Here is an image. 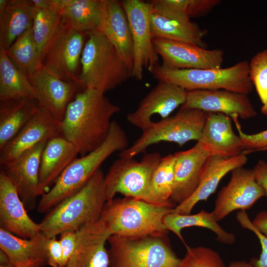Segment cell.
Returning <instances> with one entry per match:
<instances>
[{"label":"cell","instance_id":"obj_1","mask_svg":"<svg viewBox=\"0 0 267 267\" xmlns=\"http://www.w3.org/2000/svg\"><path fill=\"white\" fill-rule=\"evenodd\" d=\"M120 110L104 93L84 89L68 105L60 123V135L74 146L81 157L83 156L105 141L111 118Z\"/></svg>","mask_w":267,"mask_h":267},{"label":"cell","instance_id":"obj_2","mask_svg":"<svg viewBox=\"0 0 267 267\" xmlns=\"http://www.w3.org/2000/svg\"><path fill=\"white\" fill-rule=\"evenodd\" d=\"M129 147L126 133L112 121L108 136L97 148L75 159L63 172L47 192L41 196L37 206L41 213H47L57 204L79 191L111 155Z\"/></svg>","mask_w":267,"mask_h":267},{"label":"cell","instance_id":"obj_3","mask_svg":"<svg viewBox=\"0 0 267 267\" xmlns=\"http://www.w3.org/2000/svg\"><path fill=\"white\" fill-rule=\"evenodd\" d=\"M104 176L99 169L79 191L46 213L39 223L41 233L47 238L56 237L99 219L107 201Z\"/></svg>","mask_w":267,"mask_h":267},{"label":"cell","instance_id":"obj_4","mask_svg":"<svg viewBox=\"0 0 267 267\" xmlns=\"http://www.w3.org/2000/svg\"><path fill=\"white\" fill-rule=\"evenodd\" d=\"M173 208L125 196L107 201L100 218L111 235L129 238L164 236L168 230L163 220Z\"/></svg>","mask_w":267,"mask_h":267},{"label":"cell","instance_id":"obj_5","mask_svg":"<svg viewBox=\"0 0 267 267\" xmlns=\"http://www.w3.org/2000/svg\"><path fill=\"white\" fill-rule=\"evenodd\" d=\"M86 34L89 39L81 58L80 87L105 93L132 77V71L101 32L94 30Z\"/></svg>","mask_w":267,"mask_h":267},{"label":"cell","instance_id":"obj_6","mask_svg":"<svg viewBox=\"0 0 267 267\" xmlns=\"http://www.w3.org/2000/svg\"><path fill=\"white\" fill-rule=\"evenodd\" d=\"M149 71L158 81L175 84L187 91L225 89L248 94L254 88L248 60L227 68L210 69H178L158 63Z\"/></svg>","mask_w":267,"mask_h":267},{"label":"cell","instance_id":"obj_7","mask_svg":"<svg viewBox=\"0 0 267 267\" xmlns=\"http://www.w3.org/2000/svg\"><path fill=\"white\" fill-rule=\"evenodd\" d=\"M109 267H177L179 259L167 235L129 238L111 235Z\"/></svg>","mask_w":267,"mask_h":267},{"label":"cell","instance_id":"obj_8","mask_svg":"<svg viewBox=\"0 0 267 267\" xmlns=\"http://www.w3.org/2000/svg\"><path fill=\"white\" fill-rule=\"evenodd\" d=\"M209 113L197 109L180 107L175 115L154 122L118 156L133 158L144 152L150 145L162 141L175 142L182 146L190 140L198 141Z\"/></svg>","mask_w":267,"mask_h":267},{"label":"cell","instance_id":"obj_9","mask_svg":"<svg viewBox=\"0 0 267 267\" xmlns=\"http://www.w3.org/2000/svg\"><path fill=\"white\" fill-rule=\"evenodd\" d=\"M162 158L159 153L153 152L145 154L140 161L134 158L116 160L104 176L107 201L117 193L147 201L152 176Z\"/></svg>","mask_w":267,"mask_h":267},{"label":"cell","instance_id":"obj_10","mask_svg":"<svg viewBox=\"0 0 267 267\" xmlns=\"http://www.w3.org/2000/svg\"><path fill=\"white\" fill-rule=\"evenodd\" d=\"M85 34L61 21L49 43L43 61L47 71L80 87L81 58L85 45Z\"/></svg>","mask_w":267,"mask_h":267},{"label":"cell","instance_id":"obj_11","mask_svg":"<svg viewBox=\"0 0 267 267\" xmlns=\"http://www.w3.org/2000/svg\"><path fill=\"white\" fill-rule=\"evenodd\" d=\"M121 3L129 21L133 42L132 77L141 80L144 68L149 70L159 63V55L154 47L151 33L152 5L151 2L140 0H124Z\"/></svg>","mask_w":267,"mask_h":267},{"label":"cell","instance_id":"obj_12","mask_svg":"<svg viewBox=\"0 0 267 267\" xmlns=\"http://www.w3.org/2000/svg\"><path fill=\"white\" fill-rule=\"evenodd\" d=\"M265 196L264 190L256 180L253 169L243 166L236 168L231 172L229 181L219 191L213 213L219 222L234 211L250 209Z\"/></svg>","mask_w":267,"mask_h":267},{"label":"cell","instance_id":"obj_13","mask_svg":"<svg viewBox=\"0 0 267 267\" xmlns=\"http://www.w3.org/2000/svg\"><path fill=\"white\" fill-rule=\"evenodd\" d=\"M155 50L161 56L162 65L178 69L221 68L224 52L221 49H206L180 42L153 38Z\"/></svg>","mask_w":267,"mask_h":267},{"label":"cell","instance_id":"obj_14","mask_svg":"<svg viewBox=\"0 0 267 267\" xmlns=\"http://www.w3.org/2000/svg\"><path fill=\"white\" fill-rule=\"evenodd\" d=\"M187 91L175 84L158 81L157 85L141 100L137 109L129 113L127 120L143 131L154 122L151 117L156 114L162 119L170 115L186 99Z\"/></svg>","mask_w":267,"mask_h":267},{"label":"cell","instance_id":"obj_15","mask_svg":"<svg viewBox=\"0 0 267 267\" xmlns=\"http://www.w3.org/2000/svg\"><path fill=\"white\" fill-rule=\"evenodd\" d=\"M180 107L221 113L231 119L246 120L257 114L248 94L225 89L187 91L186 100Z\"/></svg>","mask_w":267,"mask_h":267},{"label":"cell","instance_id":"obj_16","mask_svg":"<svg viewBox=\"0 0 267 267\" xmlns=\"http://www.w3.org/2000/svg\"><path fill=\"white\" fill-rule=\"evenodd\" d=\"M60 123L40 106L19 133L0 149V166H5L38 143L61 135Z\"/></svg>","mask_w":267,"mask_h":267},{"label":"cell","instance_id":"obj_17","mask_svg":"<svg viewBox=\"0 0 267 267\" xmlns=\"http://www.w3.org/2000/svg\"><path fill=\"white\" fill-rule=\"evenodd\" d=\"M0 228L25 239L41 233L40 223L28 215L15 187L2 169L0 172Z\"/></svg>","mask_w":267,"mask_h":267},{"label":"cell","instance_id":"obj_18","mask_svg":"<svg viewBox=\"0 0 267 267\" xmlns=\"http://www.w3.org/2000/svg\"><path fill=\"white\" fill-rule=\"evenodd\" d=\"M47 142L38 143L2 167L27 210L36 205L41 158Z\"/></svg>","mask_w":267,"mask_h":267},{"label":"cell","instance_id":"obj_19","mask_svg":"<svg viewBox=\"0 0 267 267\" xmlns=\"http://www.w3.org/2000/svg\"><path fill=\"white\" fill-rule=\"evenodd\" d=\"M28 79L36 91L40 106L61 122L79 86L61 80L43 67L36 70Z\"/></svg>","mask_w":267,"mask_h":267},{"label":"cell","instance_id":"obj_20","mask_svg":"<svg viewBox=\"0 0 267 267\" xmlns=\"http://www.w3.org/2000/svg\"><path fill=\"white\" fill-rule=\"evenodd\" d=\"M97 30L113 45L132 72L133 42L129 21L120 1L100 0V17Z\"/></svg>","mask_w":267,"mask_h":267},{"label":"cell","instance_id":"obj_21","mask_svg":"<svg viewBox=\"0 0 267 267\" xmlns=\"http://www.w3.org/2000/svg\"><path fill=\"white\" fill-rule=\"evenodd\" d=\"M77 231L76 249L68 262L72 267H109L105 245L111 235L102 219L100 218Z\"/></svg>","mask_w":267,"mask_h":267},{"label":"cell","instance_id":"obj_22","mask_svg":"<svg viewBox=\"0 0 267 267\" xmlns=\"http://www.w3.org/2000/svg\"><path fill=\"white\" fill-rule=\"evenodd\" d=\"M247 161L246 155L243 153L232 157L210 156L204 165L200 182L195 191L187 199L173 208L171 213L190 214L197 203L206 201L215 192L224 176L234 169L243 167Z\"/></svg>","mask_w":267,"mask_h":267},{"label":"cell","instance_id":"obj_23","mask_svg":"<svg viewBox=\"0 0 267 267\" xmlns=\"http://www.w3.org/2000/svg\"><path fill=\"white\" fill-rule=\"evenodd\" d=\"M175 179L171 200L177 205L190 197L197 188L204 165L211 155L198 142L191 148L177 152Z\"/></svg>","mask_w":267,"mask_h":267},{"label":"cell","instance_id":"obj_24","mask_svg":"<svg viewBox=\"0 0 267 267\" xmlns=\"http://www.w3.org/2000/svg\"><path fill=\"white\" fill-rule=\"evenodd\" d=\"M231 120L223 113L209 112L197 142L211 155L232 157L245 151L242 140L233 131Z\"/></svg>","mask_w":267,"mask_h":267},{"label":"cell","instance_id":"obj_25","mask_svg":"<svg viewBox=\"0 0 267 267\" xmlns=\"http://www.w3.org/2000/svg\"><path fill=\"white\" fill-rule=\"evenodd\" d=\"M78 152L74 146L61 135L46 142L42 153L38 194L42 196L49 190L65 169L75 159Z\"/></svg>","mask_w":267,"mask_h":267},{"label":"cell","instance_id":"obj_26","mask_svg":"<svg viewBox=\"0 0 267 267\" xmlns=\"http://www.w3.org/2000/svg\"><path fill=\"white\" fill-rule=\"evenodd\" d=\"M36 7L30 0H9L0 15V49L6 50L33 26Z\"/></svg>","mask_w":267,"mask_h":267},{"label":"cell","instance_id":"obj_27","mask_svg":"<svg viewBox=\"0 0 267 267\" xmlns=\"http://www.w3.org/2000/svg\"><path fill=\"white\" fill-rule=\"evenodd\" d=\"M39 108L35 99L0 100V149L19 133Z\"/></svg>","mask_w":267,"mask_h":267},{"label":"cell","instance_id":"obj_28","mask_svg":"<svg viewBox=\"0 0 267 267\" xmlns=\"http://www.w3.org/2000/svg\"><path fill=\"white\" fill-rule=\"evenodd\" d=\"M47 239L42 233L33 238L25 239L0 228V249L17 267L38 260L47 263Z\"/></svg>","mask_w":267,"mask_h":267},{"label":"cell","instance_id":"obj_29","mask_svg":"<svg viewBox=\"0 0 267 267\" xmlns=\"http://www.w3.org/2000/svg\"><path fill=\"white\" fill-rule=\"evenodd\" d=\"M152 39L159 38L185 43L205 48L203 38L207 33L196 23H180L152 12L150 18Z\"/></svg>","mask_w":267,"mask_h":267},{"label":"cell","instance_id":"obj_30","mask_svg":"<svg viewBox=\"0 0 267 267\" xmlns=\"http://www.w3.org/2000/svg\"><path fill=\"white\" fill-rule=\"evenodd\" d=\"M166 228L173 232L187 246L181 235V230L186 227L200 226L207 228L213 231L217 236L216 239L226 245H232L235 241V235L225 230L218 223L214 213L202 210L193 215H181L170 213L163 220Z\"/></svg>","mask_w":267,"mask_h":267},{"label":"cell","instance_id":"obj_31","mask_svg":"<svg viewBox=\"0 0 267 267\" xmlns=\"http://www.w3.org/2000/svg\"><path fill=\"white\" fill-rule=\"evenodd\" d=\"M35 99L37 94L28 78L0 49V100Z\"/></svg>","mask_w":267,"mask_h":267},{"label":"cell","instance_id":"obj_32","mask_svg":"<svg viewBox=\"0 0 267 267\" xmlns=\"http://www.w3.org/2000/svg\"><path fill=\"white\" fill-rule=\"evenodd\" d=\"M100 0H68L61 11V21L69 27L86 33L97 30Z\"/></svg>","mask_w":267,"mask_h":267},{"label":"cell","instance_id":"obj_33","mask_svg":"<svg viewBox=\"0 0 267 267\" xmlns=\"http://www.w3.org/2000/svg\"><path fill=\"white\" fill-rule=\"evenodd\" d=\"M177 152L162 157L152 176L147 201L156 205L175 208L172 202Z\"/></svg>","mask_w":267,"mask_h":267},{"label":"cell","instance_id":"obj_34","mask_svg":"<svg viewBox=\"0 0 267 267\" xmlns=\"http://www.w3.org/2000/svg\"><path fill=\"white\" fill-rule=\"evenodd\" d=\"M4 51L12 63L28 78L43 67L33 37L32 27Z\"/></svg>","mask_w":267,"mask_h":267},{"label":"cell","instance_id":"obj_35","mask_svg":"<svg viewBox=\"0 0 267 267\" xmlns=\"http://www.w3.org/2000/svg\"><path fill=\"white\" fill-rule=\"evenodd\" d=\"M61 11L36 8L32 31L42 64L47 46L61 23Z\"/></svg>","mask_w":267,"mask_h":267},{"label":"cell","instance_id":"obj_36","mask_svg":"<svg viewBox=\"0 0 267 267\" xmlns=\"http://www.w3.org/2000/svg\"><path fill=\"white\" fill-rule=\"evenodd\" d=\"M249 76L262 103L261 112L267 116V49L257 53L251 58Z\"/></svg>","mask_w":267,"mask_h":267},{"label":"cell","instance_id":"obj_37","mask_svg":"<svg viewBox=\"0 0 267 267\" xmlns=\"http://www.w3.org/2000/svg\"><path fill=\"white\" fill-rule=\"evenodd\" d=\"M186 248V253L177 267H225L221 255L211 248Z\"/></svg>","mask_w":267,"mask_h":267},{"label":"cell","instance_id":"obj_38","mask_svg":"<svg viewBox=\"0 0 267 267\" xmlns=\"http://www.w3.org/2000/svg\"><path fill=\"white\" fill-rule=\"evenodd\" d=\"M151 3L154 12L180 23L191 22L187 11L188 0H154Z\"/></svg>","mask_w":267,"mask_h":267},{"label":"cell","instance_id":"obj_39","mask_svg":"<svg viewBox=\"0 0 267 267\" xmlns=\"http://www.w3.org/2000/svg\"><path fill=\"white\" fill-rule=\"evenodd\" d=\"M236 219L243 228L254 232L260 242L262 252L259 258H254L251 260L255 267H267V237L255 228L246 211H238L236 214Z\"/></svg>","mask_w":267,"mask_h":267},{"label":"cell","instance_id":"obj_40","mask_svg":"<svg viewBox=\"0 0 267 267\" xmlns=\"http://www.w3.org/2000/svg\"><path fill=\"white\" fill-rule=\"evenodd\" d=\"M232 119L238 130L239 136L243 142L245 148L243 153L246 155L267 147V130L255 134H248L242 132L238 122V118L235 117Z\"/></svg>","mask_w":267,"mask_h":267},{"label":"cell","instance_id":"obj_41","mask_svg":"<svg viewBox=\"0 0 267 267\" xmlns=\"http://www.w3.org/2000/svg\"><path fill=\"white\" fill-rule=\"evenodd\" d=\"M47 264L51 267H65L63 251L56 237L47 238L46 244Z\"/></svg>","mask_w":267,"mask_h":267},{"label":"cell","instance_id":"obj_42","mask_svg":"<svg viewBox=\"0 0 267 267\" xmlns=\"http://www.w3.org/2000/svg\"><path fill=\"white\" fill-rule=\"evenodd\" d=\"M221 2L220 0H188V16L189 18L205 16Z\"/></svg>","mask_w":267,"mask_h":267},{"label":"cell","instance_id":"obj_43","mask_svg":"<svg viewBox=\"0 0 267 267\" xmlns=\"http://www.w3.org/2000/svg\"><path fill=\"white\" fill-rule=\"evenodd\" d=\"M63 254L64 262L67 266L76 249L77 241V231H67L60 235L59 239Z\"/></svg>","mask_w":267,"mask_h":267},{"label":"cell","instance_id":"obj_44","mask_svg":"<svg viewBox=\"0 0 267 267\" xmlns=\"http://www.w3.org/2000/svg\"><path fill=\"white\" fill-rule=\"evenodd\" d=\"M253 170L256 180L263 187L267 197V162L263 160H259Z\"/></svg>","mask_w":267,"mask_h":267},{"label":"cell","instance_id":"obj_45","mask_svg":"<svg viewBox=\"0 0 267 267\" xmlns=\"http://www.w3.org/2000/svg\"><path fill=\"white\" fill-rule=\"evenodd\" d=\"M252 222L259 231L267 237V210L257 213Z\"/></svg>","mask_w":267,"mask_h":267},{"label":"cell","instance_id":"obj_46","mask_svg":"<svg viewBox=\"0 0 267 267\" xmlns=\"http://www.w3.org/2000/svg\"><path fill=\"white\" fill-rule=\"evenodd\" d=\"M228 267H255L252 261L250 262L245 260L231 261Z\"/></svg>","mask_w":267,"mask_h":267},{"label":"cell","instance_id":"obj_47","mask_svg":"<svg viewBox=\"0 0 267 267\" xmlns=\"http://www.w3.org/2000/svg\"><path fill=\"white\" fill-rule=\"evenodd\" d=\"M46 262L38 260L19 267H42Z\"/></svg>","mask_w":267,"mask_h":267},{"label":"cell","instance_id":"obj_48","mask_svg":"<svg viewBox=\"0 0 267 267\" xmlns=\"http://www.w3.org/2000/svg\"><path fill=\"white\" fill-rule=\"evenodd\" d=\"M8 1L9 0H0V15L4 12Z\"/></svg>","mask_w":267,"mask_h":267},{"label":"cell","instance_id":"obj_49","mask_svg":"<svg viewBox=\"0 0 267 267\" xmlns=\"http://www.w3.org/2000/svg\"><path fill=\"white\" fill-rule=\"evenodd\" d=\"M0 267H17L11 261L7 263L0 264Z\"/></svg>","mask_w":267,"mask_h":267},{"label":"cell","instance_id":"obj_50","mask_svg":"<svg viewBox=\"0 0 267 267\" xmlns=\"http://www.w3.org/2000/svg\"><path fill=\"white\" fill-rule=\"evenodd\" d=\"M65 267H72V266L71 264L68 262L67 266Z\"/></svg>","mask_w":267,"mask_h":267},{"label":"cell","instance_id":"obj_51","mask_svg":"<svg viewBox=\"0 0 267 267\" xmlns=\"http://www.w3.org/2000/svg\"><path fill=\"white\" fill-rule=\"evenodd\" d=\"M265 150H267V147L265 148L262 149L261 151H265Z\"/></svg>","mask_w":267,"mask_h":267}]
</instances>
